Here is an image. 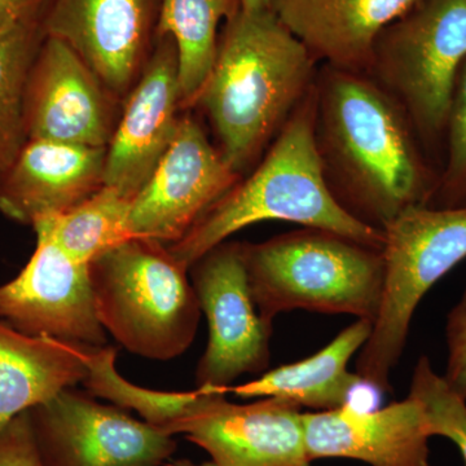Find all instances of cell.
I'll return each mask as SVG.
<instances>
[{
    "label": "cell",
    "mask_w": 466,
    "mask_h": 466,
    "mask_svg": "<svg viewBox=\"0 0 466 466\" xmlns=\"http://www.w3.org/2000/svg\"><path fill=\"white\" fill-rule=\"evenodd\" d=\"M276 0H240L241 11L245 14L274 11Z\"/></svg>",
    "instance_id": "cell-29"
},
{
    "label": "cell",
    "mask_w": 466,
    "mask_h": 466,
    "mask_svg": "<svg viewBox=\"0 0 466 466\" xmlns=\"http://www.w3.org/2000/svg\"><path fill=\"white\" fill-rule=\"evenodd\" d=\"M35 235V250L25 267L0 285V321L29 336L106 346L108 334L95 311L88 265L70 258L47 236Z\"/></svg>",
    "instance_id": "cell-13"
},
{
    "label": "cell",
    "mask_w": 466,
    "mask_h": 466,
    "mask_svg": "<svg viewBox=\"0 0 466 466\" xmlns=\"http://www.w3.org/2000/svg\"><path fill=\"white\" fill-rule=\"evenodd\" d=\"M106 148L27 140L0 175V214L21 225L66 213L104 186Z\"/></svg>",
    "instance_id": "cell-17"
},
{
    "label": "cell",
    "mask_w": 466,
    "mask_h": 466,
    "mask_svg": "<svg viewBox=\"0 0 466 466\" xmlns=\"http://www.w3.org/2000/svg\"><path fill=\"white\" fill-rule=\"evenodd\" d=\"M419 0H276L274 12L319 64L367 73L386 26Z\"/></svg>",
    "instance_id": "cell-18"
},
{
    "label": "cell",
    "mask_w": 466,
    "mask_h": 466,
    "mask_svg": "<svg viewBox=\"0 0 466 466\" xmlns=\"http://www.w3.org/2000/svg\"><path fill=\"white\" fill-rule=\"evenodd\" d=\"M0 466H45L29 410L15 417L0 431Z\"/></svg>",
    "instance_id": "cell-27"
},
{
    "label": "cell",
    "mask_w": 466,
    "mask_h": 466,
    "mask_svg": "<svg viewBox=\"0 0 466 466\" xmlns=\"http://www.w3.org/2000/svg\"><path fill=\"white\" fill-rule=\"evenodd\" d=\"M51 0H0V33L14 24L45 18Z\"/></svg>",
    "instance_id": "cell-28"
},
{
    "label": "cell",
    "mask_w": 466,
    "mask_h": 466,
    "mask_svg": "<svg viewBox=\"0 0 466 466\" xmlns=\"http://www.w3.org/2000/svg\"><path fill=\"white\" fill-rule=\"evenodd\" d=\"M447 361L443 379L466 400V288L446 321Z\"/></svg>",
    "instance_id": "cell-26"
},
{
    "label": "cell",
    "mask_w": 466,
    "mask_h": 466,
    "mask_svg": "<svg viewBox=\"0 0 466 466\" xmlns=\"http://www.w3.org/2000/svg\"><path fill=\"white\" fill-rule=\"evenodd\" d=\"M372 328V321L359 319L312 357L267 370L227 391L241 400L279 398L317 412L346 406L351 392L364 385L360 376L350 372V359L363 348Z\"/></svg>",
    "instance_id": "cell-20"
},
{
    "label": "cell",
    "mask_w": 466,
    "mask_h": 466,
    "mask_svg": "<svg viewBox=\"0 0 466 466\" xmlns=\"http://www.w3.org/2000/svg\"><path fill=\"white\" fill-rule=\"evenodd\" d=\"M101 327L130 354L168 361L191 348L201 320L189 268L162 242L133 238L88 266Z\"/></svg>",
    "instance_id": "cell-5"
},
{
    "label": "cell",
    "mask_w": 466,
    "mask_h": 466,
    "mask_svg": "<svg viewBox=\"0 0 466 466\" xmlns=\"http://www.w3.org/2000/svg\"><path fill=\"white\" fill-rule=\"evenodd\" d=\"M315 113L314 86L253 173L208 208L182 240L168 245L175 258L189 268L236 232L267 220L328 229L382 249L383 232L350 217L325 183L315 146Z\"/></svg>",
    "instance_id": "cell-3"
},
{
    "label": "cell",
    "mask_w": 466,
    "mask_h": 466,
    "mask_svg": "<svg viewBox=\"0 0 466 466\" xmlns=\"http://www.w3.org/2000/svg\"><path fill=\"white\" fill-rule=\"evenodd\" d=\"M167 466H217L213 461H205L201 462V464H196V462L191 461L188 459H180L175 460V461H171Z\"/></svg>",
    "instance_id": "cell-30"
},
{
    "label": "cell",
    "mask_w": 466,
    "mask_h": 466,
    "mask_svg": "<svg viewBox=\"0 0 466 466\" xmlns=\"http://www.w3.org/2000/svg\"><path fill=\"white\" fill-rule=\"evenodd\" d=\"M29 415L45 466H164L177 447L174 435L76 388Z\"/></svg>",
    "instance_id": "cell-10"
},
{
    "label": "cell",
    "mask_w": 466,
    "mask_h": 466,
    "mask_svg": "<svg viewBox=\"0 0 466 466\" xmlns=\"http://www.w3.org/2000/svg\"><path fill=\"white\" fill-rule=\"evenodd\" d=\"M241 177L201 125L180 116L173 143L131 204V235L168 245L182 240Z\"/></svg>",
    "instance_id": "cell-11"
},
{
    "label": "cell",
    "mask_w": 466,
    "mask_h": 466,
    "mask_svg": "<svg viewBox=\"0 0 466 466\" xmlns=\"http://www.w3.org/2000/svg\"><path fill=\"white\" fill-rule=\"evenodd\" d=\"M90 346L18 332L0 321V431L87 379Z\"/></svg>",
    "instance_id": "cell-19"
},
{
    "label": "cell",
    "mask_w": 466,
    "mask_h": 466,
    "mask_svg": "<svg viewBox=\"0 0 466 466\" xmlns=\"http://www.w3.org/2000/svg\"><path fill=\"white\" fill-rule=\"evenodd\" d=\"M189 278L208 327L207 349L196 368L198 388L227 390L238 377L265 373L272 324L254 303L244 242L217 245L189 267Z\"/></svg>",
    "instance_id": "cell-9"
},
{
    "label": "cell",
    "mask_w": 466,
    "mask_h": 466,
    "mask_svg": "<svg viewBox=\"0 0 466 466\" xmlns=\"http://www.w3.org/2000/svg\"><path fill=\"white\" fill-rule=\"evenodd\" d=\"M444 148L446 161L431 207H466V60L453 90Z\"/></svg>",
    "instance_id": "cell-25"
},
{
    "label": "cell",
    "mask_w": 466,
    "mask_h": 466,
    "mask_svg": "<svg viewBox=\"0 0 466 466\" xmlns=\"http://www.w3.org/2000/svg\"><path fill=\"white\" fill-rule=\"evenodd\" d=\"M410 395L424 407L431 438L452 441L466 465V400L450 388L443 376L435 372L426 355L417 360Z\"/></svg>",
    "instance_id": "cell-24"
},
{
    "label": "cell",
    "mask_w": 466,
    "mask_h": 466,
    "mask_svg": "<svg viewBox=\"0 0 466 466\" xmlns=\"http://www.w3.org/2000/svg\"><path fill=\"white\" fill-rule=\"evenodd\" d=\"M465 60L466 0H419L373 46L368 75L400 103L431 159Z\"/></svg>",
    "instance_id": "cell-7"
},
{
    "label": "cell",
    "mask_w": 466,
    "mask_h": 466,
    "mask_svg": "<svg viewBox=\"0 0 466 466\" xmlns=\"http://www.w3.org/2000/svg\"><path fill=\"white\" fill-rule=\"evenodd\" d=\"M254 303L268 324L294 309L375 323L381 306L382 249L315 227L244 242Z\"/></svg>",
    "instance_id": "cell-4"
},
{
    "label": "cell",
    "mask_w": 466,
    "mask_h": 466,
    "mask_svg": "<svg viewBox=\"0 0 466 466\" xmlns=\"http://www.w3.org/2000/svg\"><path fill=\"white\" fill-rule=\"evenodd\" d=\"M306 451L319 459H350L370 466H431L428 420L415 398L372 412L349 404L303 413Z\"/></svg>",
    "instance_id": "cell-16"
},
{
    "label": "cell",
    "mask_w": 466,
    "mask_h": 466,
    "mask_svg": "<svg viewBox=\"0 0 466 466\" xmlns=\"http://www.w3.org/2000/svg\"><path fill=\"white\" fill-rule=\"evenodd\" d=\"M319 66L274 11H240L226 21L195 106L207 113L217 148L235 173L258 165L314 88Z\"/></svg>",
    "instance_id": "cell-2"
},
{
    "label": "cell",
    "mask_w": 466,
    "mask_h": 466,
    "mask_svg": "<svg viewBox=\"0 0 466 466\" xmlns=\"http://www.w3.org/2000/svg\"><path fill=\"white\" fill-rule=\"evenodd\" d=\"M133 200L103 186L66 213L43 218L32 226L47 236L70 258L90 266L106 251L133 238L128 227Z\"/></svg>",
    "instance_id": "cell-22"
},
{
    "label": "cell",
    "mask_w": 466,
    "mask_h": 466,
    "mask_svg": "<svg viewBox=\"0 0 466 466\" xmlns=\"http://www.w3.org/2000/svg\"><path fill=\"white\" fill-rule=\"evenodd\" d=\"M161 2L51 0L46 35L66 42L116 99H126L155 47Z\"/></svg>",
    "instance_id": "cell-14"
},
{
    "label": "cell",
    "mask_w": 466,
    "mask_h": 466,
    "mask_svg": "<svg viewBox=\"0 0 466 466\" xmlns=\"http://www.w3.org/2000/svg\"><path fill=\"white\" fill-rule=\"evenodd\" d=\"M315 88V146L339 207L381 232L407 208L431 207L440 173L400 103L367 73L327 64Z\"/></svg>",
    "instance_id": "cell-1"
},
{
    "label": "cell",
    "mask_w": 466,
    "mask_h": 466,
    "mask_svg": "<svg viewBox=\"0 0 466 466\" xmlns=\"http://www.w3.org/2000/svg\"><path fill=\"white\" fill-rule=\"evenodd\" d=\"M179 109L177 46L157 36L106 147L104 186L134 200L173 143Z\"/></svg>",
    "instance_id": "cell-15"
},
{
    "label": "cell",
    "mask_w": 466,
    "mask_h": 466,
    "mask_svg": "<svg viewBox=\"0 0 466 466\" xmlns=\"http://www.w3.org/2000/svg\"><path fill=\"white\" fill-rule=\"evenodd\" d=\"M116 97L66 42L46 35L27 75V140L106 148L116 125Z\"/></svg>",
    "instance_id": "cell-12"
},
{
    "label": "cell",
    "mask_w": 466,
    "mask_h": 466,
    "mask_svg": "<svg viewBox=\"0 0 466 466\" xmlns=\"http://www.w3.org/2000/svg\"><path fill=\"white\" fill-rule=\"evenodd\" d=\"M45 38V18L21 21L0 33V175L27 142L26 79Z\"/></svg>",
    "instance_id": "cell-23"
},
{
    "label": "cell",
    "mask_w": 466,
    "mask_h": 466,
    "mask_svg": "<svg viewBox=\"0 0 466 466\" xmlns=\"http://www.w3.org/2000/svg\"><path fill=\"white\" fill-rule=\"evenodd\" d=\"M227 390L156 392L148 422L183 435L217 466H312L300 408L279 398L232 403Z\"/></svg>",
    "instance_id": "cell-8"
},
{
    "label": "cell",
    "mask_w": 466,
    "mask_h": 466,
    "mask_svg": "<svg viewBox=\"0 0 466 466\" xmlns=\"http://www.w3.org/2000/svg\"><path fill=\"white\" fill-rule=\"evenodd\" d=\"M241 11L240 0H162L156 38L170 35L177 52L180 108H191L207 84L218 51V27Z\"/></svg>",
    "instance_id": "cell-21"
},
{
    "label": "cell",
    "mask_w": 466,
    "mask_h": 466,
    "mask_svg": "<svg viewBox=\"0 0 466 466\" xmlns=\"http://www.w3.org/2000/svg\"><path fill=\"white\" fill-rule=\"evenodd\" d=\"M383 236L381 306L372 333L359 351L355 373L364 385L388 392L420 302L466 259V207L407 208Z\"/></svg>",
    "instance_id": "cell-6"
}]
</instances>
